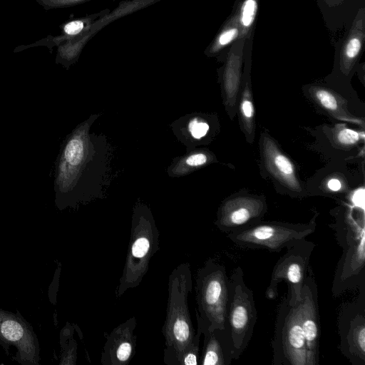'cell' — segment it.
Returning <instances> with one entry per match:
<instances>
[{
  "mask_svg": "<svg viewBox=\"0 0 365 365\" xmlns=\"http://www.w3.org/2000/svg\"><path fill=\"white\" fill-rule=\"evenodd\" d=\"M209 156L207 153L202 152L195 153L190 155L184 160V163L191 168H198L206 164L209 160Z\"/></svg>",
  "mask_w": 365,
  "mask_h": 365,
  "instance_id": "28",
  "label": "cell"
},
{
  "mask_svg": "<svg viewBox=\"0 0 365 365\" xmlns=\"http://www.w3.org/2000/svg\"><path fill=\"white\" fill-rule=\"evenodd\" d=\"M195 317L204 338L198 365H230L233 356L228 329H211L196 312Z\"/></svg>",
  "mask_w": 365,
  "mask_h": 365,
  "instance_id": "15",
  "label": "cell"
},
{
  "mask_svg": "<svg viewBox=\"0 0 365 365\" xmlns=\"http://www.w3.org/2000/svg\"><path fill=\"white\" fill-rule=\"evenodd\" d=\"M188 129L194 138L200 139L207 134L209 125L205 121L194 118L190 122Z\"/></svg>",
  "mask_w": 365,
  "mask_h": 365,
  "instance_id": "27",
  "label": "cell"
},
{
  "mask_svg": "<svg viewBox=\"0 0 365 365\" xmlns=\"http://www.w3.org/2000/svg\"><path fill=\"white\" fill-rule=\"evenodd\" d=\"M195 312L211 329H227L230 279L225 267L214 259H207L197 270L195 279Z\"/></svg>",
  "mask_w": 365,
  "mask_h": 365,
  "instance_id": "4",
  "label": "cell"
},
{
  "mask_svg": "<svg viewBox=\"0 0 365 365\" xmlns=\"http://www.w3.org/2000/svg\"><path fill=\"white\" fill-rule=\"evenodd\" d=\"M92 0H36L45 10L67 8Z\"/></svg>",
  "mask_w": 365,
  "mask_h": 365,
  "instance_id": "26",
  "label": "cell"
},
{
  "mask_svg": "<svg viewBox=\"0 0 365 365\" xmlns=\"http://www.w3.org/2000/svg\"><path fill=\"white\" fill-rule=\"evenodd\" d=\"M327 185L328 187L333 191H338L341 189V187L340 181L335 178L331 179L328 182Z\"/></svg>",
  "mask_w": 365,
  "mask_h": 365,
  "instance_id": "29",
  "label": "cell"
},
{
  "mask_svg": "<svg viewBox=\"0 0 365 365\" xmlns=\"http://www.w3.org/2000/svg\"><path fill=\"white\" fill-rule=\"evenodd\" d=\"M258 7V0H245L238 11L240 34L239 38H249L255 22Z\"/></svg>",
  "mask_w": 365,
  "mask_h": 365,
  "instance_id": "24",
  "label": "cell"
},
{
  "mask_svg": "<svg viewBox=\"0 0 365 365\" xmlns=\"http://www.w3.org/2000/svg\"><path fill=\"white\" fill-rule=\"evenodd\" d=\"M300 321L312 365L319 364L320 317L318 289L314 272L309 266L299 302Z\"/></svg>",
  "mask_w": 365,
  "mask_h": 365,
  "instance_id": "11",
  "label": "cell"
},
{
  "mask_svg": "<svg viewBox=\"0 0 365 365\" xmlns=\"http://www.w3.org/2000/svg\"><path fill=\"white\" fill-rule=\"evenodd\" d=\"M109 12L110 9H106L96 13L66 21L60 26L61 34L59 35H48L46 38L34 43L19 46L14 49V52H19L26 48L40 46H46L50 51H52L54 47H57L61 43L91 31L93 24L99 19L106 16Z\"/></svg>",
  "mask_w": 365,
  "mask_h": 365,
  "instance_id": "16",
  "label": "cell"
},
{
  "mask_svg": "<svg viewBox=\"0 0 365 365\" xmlns=\"http://www.w3.org/2000/svg\"><path fill=\"white\" fill-rule=\"evenodd\" d=\"M0 341L15 345L22 363L38 360V346L29 326L17 316L0 309Z\"/></svg>",
  "mask_w": 365,
  "mask_h": 365,
  "instance_id": "12",
  "label": "cell"
},
{
  "mask_svg": "<svg viewBox=\"0 0 365 365\" xmlns=\"http://www.w3.org/2000/svg\"><path fill=\"white\" fill-rule=\"evenodd\" d=\"M266 211L267 205L262 197H231L219 207L215 225L221 232L228 234L261 222Z\"/></svg>",
  "mask_w": 365,
  "mask_h": 365,
  "instance_id": "10",
  "label": "cell"
},
{
  "mask_svg": "<svg viewBox=\"0 0 365 365\" xmlns=\"http://www.w3.org/2000/svg\"><path fill=\"white\" fill-rule=\"evenodd\" d=\"M88 122L79 125L68 136L56 162L54 191L59 209L75 207L91 195L95 147Z\"/></svg>",
  "mask_w": 365,
  "mask_h": 365,
  "instance_id": "1",
  "label": "cell"
},
{
  "mask_svg": "<svg viewBox=\"0 0 365 365\" xmlns=\"http://www.w3.org/2000/svg\"><path fill=\"white\" fill-rule=\"evenodd\" d=\"M364 235L344 250L335 273L332 292L338 295L343 292L346 282L351 280V276H359L364 268Z\"/></svg>",
  "mask_w": 365,
  "mask_h": 365,
  "instance_id": "17",
  "label": "cell"
},
{
  "mask_svg": "<svg viewBox=\"0 0 365 365\" xmlns=\"http://www.w3.org/2000/svg\"><path fill=\"white\" fill-rule=\"evenodd\" d=\"M272 365H312L300 321L299 302L287 292L277 309L272 341Z\"/></svg>",
  "mask_w": 365,
  "mask_h": 365,
  "instance_id": "5",
  "label": "cell"
},
{
  "mask_svg": "<svg viewBox=\"0 0 365 365\" xmlns=\"http://www.w3.org/2000/svg\"><path fill=\"white\" fill-rule=\"evenodd\" d=\"M364 38V10L358 13L340 53V68L349 74L361 51Z\"/></svg>",
  "mask_w": 365,
  "mask_h": 365,
  "instance_id": "20",
  "label": "cell"
},
{
  "mask_svg": "<svg viewBox=\"0 0 365 365\" xmlns=\"http://www.w3.org/2000/svg\"><path fill=\"white\" fill-rule=\"evenodd\" d=\"M249 65L250 59L247 62L246 68H245L244 71L239 111L242 129L247 140L252 143L255 137V109L249 70H247Z\"/></svg>",
  "mask_w": 365,
  "mask_h": 365,
  "instance_id": "21",
  "label": "cell"
},
{
  "mask_svg": "<svg viewBox=\"0 0 365 365\" xmlns=\"http://www.w3.org/2000/svg\"><path fill=\"white\" fill-rule=\"evenodd\" d=\"M315 246L314 242L304 239L287 248L285 254L273 267L265 291L267 299H275L278 297V285L284 281L287 283L290 299L294 302L301 300L302 287Z\"/></svg>",
  "mask_w": 365,
  "mask_h": 365,
  "instance_id": "8",
  "label": "cell"
},
{
  "mask_svg": "<svg viewBox=\"0 0 365 365\" xmlns=\"http://www.w3.org/2000/svg\"><path fill=\"white\" fill-rule=\"evenodd\" d=\"M361 136H364V133H360L343 125H337L333 132V139L336 143L344 147L356 144L361 140Z\"/></svg>",
  "mask_w": 365,
  "mask_h": 365,
  "instance_id": "25",
  "label": "cell"
},
{
  "mask_svg": "<svg viewBox=\"0 0 365 365\" xmlns=\"http://www.w3.org/2000/svg\"><path fill=\"white\" fill-rule=\"evenodd\" d=\"M260 144L264 165L269 173L289 190L302 192L292 162L269 135H262Z\"/></svg>",
  "mask_w": 365,
  "mask_h": 365,
  "instance_id": "14",
  "label": "cell"
},
{
  "mask_svg": "<svg viewBox=\"0 0 365 365\" xmlns=\"http://www.w3.org/2000/svg\"><path fill=\"white\" fill-rule=\"evenodd\" d=\"M159 231L150 209L144 205L133 210L128 252L115 297L138 287L146 274L153 256L159 250Z\"/></svg>",
  "mask_w": 365,
  "mask_h": 365,
  "instance_id": "3",
  "label": "cell"
},
{
  "mask_svg": "<svg viewBox=\"0 0 365 365\" xmlns=\"http://www.w3.org/2000/svg\"><path fill=\"white\" fill-rule=\"evenodd\" d=\"M230 299L227 324L230 334L233 360L239 359L247 349L257 320L254 294L244 280L240 267L235 269L230 277Z\"/></svg>",
  "mask_w": 365,
  "mask_h": 365,
  "instance_id": "7",
  "label": "cell"
},
{
  "mask_svg": "<svg viewBox=\"0 0 365 365\" xmlns=\"http://www.w3.org/2000/svg\"><path fill=\"white\" fill-rule=\"evenodd\" d=\"M168 297L165 320L162 328L165 348L163 362L178 365V361L192 344L195 330L188 308V294L192 291L190 264L182 262L168 277Z\"/></svg>",
  "mask_w": 365,
  "mask_h": 365,
  "instance_id": "2",
  "label": "cell"
},
{
  "mask_svg": "<svg viewBox=\"0 0 365 365\" xmlns=\"http://www.w3.org/2000/svg\"><path fill=\"white\" fill-rule=\"evenodd\" d=\"M240 26L238 11L231 17L217 33L212 41L207 47L205 53L207 56H215L220 53L227 46L239 38Z\"/></svg>",
  "mask_w": 365,
  "mask_h": 365,
  "instance_id": "22",
  "label": "cell"
},
{
  "mask_svg": "<svg viewBox=\"0 0 365 365\" xmlns=\"http://www.w3.org/2000/svg\"><path fill=\"white\" fill-rule=\"evenodd\" d=\"M91 31L74 38L67 40L57 46L55 62L68 69L78 59L86 43L91 38Z\"/></svg>",
  "mask_w": 365,
  "mask_h": 365,
  "instance_id": "23",
  "label": "cell"
},
{
  "mask_svg": "<svg viewBox=\"0 0 365 365\" xmlns=\"http://www.w3.org/2000/svg\"><path fill=\"white\" fill-rule=\"evenodd\" d=\"M317 215L307 223L259 222L245 229L227 234L238 247L252 250H266L279 252L293 246L314 233Z\"/></svg>",
  "mask_w": 365,
  "mask_h": 365,
  "instance_id": "6",
  "label": "cell"
},
{
  "mask_svg": "<svg viewBox=\"0 0 365 365\" xmlns=\"http://www.w3.org/2000/svg\"><path fill=\"white\" fill-rule=\"evenodd\" d=\"M246 38H237L232 45L227 57L223 73L225 104L231 110L235 106L239 92L241 66Z\"/></svg>",
  "mask_w": 365,
  "mask_h": 365,
  "instance_id": "18",
  "label": "cell"
},
{
  "mask_svg": "<svg viewBox=\"0 0 365 365\" xmlns=\"http://www.w3.org/2000/svg\"><path fill=\"white\" fill-rule=\"evenodd\" d=\"M135 317L115 327L106 336L101 356L102 365H128L135 353Z\"/></svg>",
  "mask_w": 365,
  "mask_h": 365,
  "instance_id": "13",
  "label": "cell"
},
{
  "mask_svg": "<svg viewBox=\"0 0 365 365\" xmlns=\"http://www.w3.org/2000/svg\"><path fill=\"white\" fill-rule=\"evenodd\" d=\"M341 307L337 317L339 349L353 365H365V294Z\"/></svg>",
  "mask_w": 365,
  "mask_h": 365,
  "instance_id": "9",
  "label": "cell"
},
{
  "mask_svg": "<svg viewBox=\"0 0 365 365\" xmlns=\"http://www.w3.org/2000/svg\"><path fill=\"white\" fill-rule=\"evenodd\" d=\"M309 93L313 101L331 116L364 127L363 120L349 113L345 99L333 90L314 86L309 88Z\"/></svg>",
  "mask_w": 365,
  "mask_h": 365,
  "instance_id": "19",
  "label": "cell"
}]
</instances>
